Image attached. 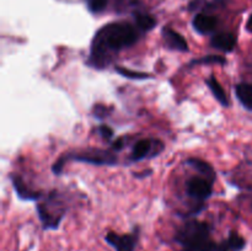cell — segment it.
I'll use <instances>...</instances> for the list:
<instances>
[{
    "label": "cell",
    "instance_id": "2",
    "mask_svg": "<svg viewBox=\"0 0 252 251\" xmlns=\"http://www.w3.org/2000/svg\"><path fill=\"white\" fill-rule=\"evenodd\" d=\"M176 240L185 249H216L217 245L209 238V226L201 221L186 223L176 236Z\"/></svg>",
    "mask_w": 252,
    "mask_h": 251
},
{
    "label": "cell",
    "instance_id": "18",
    "mask_svg": "<svg viewBox=\"0 0 252 251\" xmlns=\"http://www.w3.org/2000/svg\"><path fill=\"white\" fill-rule=\"evenodd\" d=\"M107 1L108 0H86V4L93 12H101L105 10Z\"/></svg>",
    "mask_w": 252,
    "mask_h": 251
},
{
    "label": "cell",
    "instance_id": "20",
    "mask_svg": "<svg viewBox=\"0 0 252 251\" xmlns=\"http://www.w3.org/2000/svg\"><path fill=\"white\" fill-rule=\"evenodd\" d=\"M113 148H115V149H122L123 148V139H118L117 142H115V144H113Z\"/></svg>",
    "mask_w": 252,
    "mask_h": 251
},
{
    "label": "cell",
    "instance_id": "4",
    "mask_svg": "<svg viewBox=\"0 0 252 251\" xmlns=\"http://www.w3.org/2000/svg\"><path fill=\"white\" fill-rule=\"evenodd\" d=\"M105 240L115 249L116 251H134L137 246V234H125L120 235L113 231H110L106 235Z\"/></svg>",
    "mask_w": 252,
    "mask_h": 251
},
{
    "label": "cell",
    "instance_id": "21",
    "mask_svg": "<svg viewBox=\"0 0 252 251\" xmlns=\"http://www.w3.org/2000/svg\"><path fill=\"white\" fill-rule=\"evenodd\" d=\"M246 30L252 33V15L249 17V21H248V24H246Z\"/></svg>",
    "mask_w": 252,
    "mask_h": 251
},
{
    "label": "cell",
    "instance_id": "13",
    "mask_svg": "<svg viewBox=\"0 0 252 251\" xmlns=\"http://www.w3.org/2000/svg\"><path fill=\"white\" fill-rule=\"evenodd\" d=\"M152 149V142L149 139H142L135 143L134 148L132 152L133 160H140L148 155V153Z\"/></svg>",
    "mask_w": 252,
    "mask_h": 251
},
{
    "label": "cell",
    "instance_id": "17",
    "mask_svg": "<svg viewBox=\"0 0 252 251\" xmlns=\"http://www.w3.org/2000/svg\"><path fill=\"white\" fill-rule=\"evenodd\" d=\"M209 63H219V64H225L226 61L224 57L220 56H206L198 61H193L192 64H209Z\"/></svg>",
    "mask_w": 252,
    "mask_h": 251
},
{
    "label": "cell",
    "instance_id": "15",
    "mask_svg": "<svg viewBox=\"0 0 252 251\" xmlns=\"http://www.w3.org/2000/svg\"><path fill=\"white\" fill-rule=\"evenodd\" d=\"M116 71H117V73H120L122 76H126V78H130V79H147V78H150L149 74L142 73V71L130 70V69L122 68V66H118V68H116Z\"/></svg>",
    "mask_w": 252,
    "mask_h": 251
},
{
    "label": "cell",
    "instance_id": "10",
    "mask_svg": "<svg viewBox=\"0 0 252 251\" xmlns=\"http://www.w3.org/2000/svg\"><path fill=\"white\" fill-rule=\"evenodd\" d=\"M187 164L189 166H192L193 169H196L199 174L204 175L208 180L213 181L216 179V172H214L213 167L208 164V162L203 161L201 159H197V157H191V159L187 160Z\"/></svg>",
    "mask_w": 252,
    "mask_h": 251
},
{
    "label": "cell",
    "instance_id": "7",
    "mask_svg": "<svg viewBox=\"0 0 252 251\" xmlns=\"http://www.w3.org/2000/svg\"><path fill=\"white\" fill-rule=\"evenodd\" d=\"M218 20L217 17L207 14H198L193 19V27L197 32L202 34H207L216 29Z\"/></svg>",
    "mask_w": 252,
    "mask_h": 251
},
{
    "label": "cell",
    "instance_id": "19",
    "mask_svg": "<svg viewBox=\"0 0 252 251\" xmlns=\"http://www.w3.org/2000/svg\"><path fill=\"white\" fill-rule=\"evenodd\" d=\"M100 133H101V135L105 138V139H111V138H112V135H113V130L111 129L108 126H105V125L101 126V127H100Z\"/></svg>",
    "mask_w": 252,
    "mask_h": 251
},
{
    "label": "cell",
    "instance_id": "12",
    "mask_svg": "<svg viewBox=\"0 0 252 251\" xmlns=\"http://www.w3.org/2000/svg\"><path fill=\"white\" fill-rule=\"evenodd\" d=\"M236 96L240 102L249 110H252V85L251 84H239L235 89Z\"/></svg>",
    "mask_w": 252,
    "mask_h": 251
},
{
    "label": "cell",
    "instance_id": "14",
    "mask_svg": "<svg viewBox=\"0 0 252 251\" xmlns=\"http://www.w3.org/2000/svg\"><path fill=\"white\" fill-rule=\"evenodd\" d=\"M135 22H137L139 29L143 30V31H150L157 25L154 17L148 14H140V12L139 14H135Z\"/></svg>",
    "mask_w": 252,
    "mask_h": 251
},
{
    "label": "cell",
    "instance_id": "11",
    "mask_svg": "<svg viewBox=\"0 0 252 251\" xmlns=\"http://www.w3.org/2000/svg\"><path fill=\"white\" fill-rule=\"evenodd\" d=\"M207 85L209 86L211 91L213 93L214 97H216L221 105L226 107V106L229 105V101H228V97H226V94L225 91H224L223 86L220 85V83H219L214 76H211L209 79H207Z\"/></svg>",
    "mask_w": 252,
    "mask_h": 251
},
{
    "label": "cell",
    "instance_id": "5",
    "mask_svg": "<svg viewBox=\"0 0 252 251\" xmlns=\"http://www.w3.org/2000/svg\"><path fill=\"white\" fill-rule=\"evenodd\" d=\"M187 192L197 199H207L212 194V184L204 177H192L187 182Z\"/></svg>",
    "mask_w": 252,
    "mask_h": 251
},
{
    "label": "cell",
    "instance_id": "9",
    "mask_svg": "<svg viewBox=\"0 0 252 251\" xmlns=\"http://www.w3.org/2000/svg\"><path fill=\"white\" fill-rule=\"evenodd\" d=\"M11 181L12 185H14L15 191L17 192V196L20 197L21 199H26V201H30V199H36L39 197L38 192H34L32 189H29L25 185V182L22 181V179L20 176H15L12 175L11 176Z\"/></svg>",
    "mask_w": 252,
    "mask_h": 251
},
{
    "label": "cell",
    "instance_id": "3",
    "mask_svg": "<svg viewBox=\"0 0 252 251\" xmlns=\"http://www.w3.org/2000/svg\"><path fill=\"white\" fill-rule=\"evenodd\" d=\"M68 159L78 160V161L89 162V164H95V165H113L117 162L115 155L111 154L110 152L100 149H90L88 152L79 153V154H69L66 157H61L58 161L53 165V171L57 175H59L63 170L64 164Z\"/></svg>",
    "mask_w": 252,
    "mask_h": 251
},
{
    "label": "cell",
    "instance_id": "8",
    "mask_svg": "<svg viewBox=\"0 0 252 251\" xmlns=\"http://www.w3.org/2000/svg\"><path fill=\"white\" fill-rule=\"evenodd\" d=\"M212 46L223 52H231L236 44V38L233 33L229 32H220L212 37Z\"/></svg>",
    "mask_w": 252,
    "mask_h": 251
},
{
    "label": "cell",
    "instance_id": "1",
    "mask_svg": "<svg viewBox=\"0 0 252 251\" xmlns=\"http://www.w3.org/2000/svg\"><path fill=\"white\" fill-rule=\"evenodd\" d=\"M138 39L137 31L127 22H113L97 32L91 49V63L102 68L111 51H120L134 44Z\"/></svg>",
    "mask_w": 252,
    "mask_h": 251
},
{
    "label": "cell",
    "instance_id": "16",
    "mask_svg": "<svg viewBox=\"0 0 252 251\" xmlns=\"http://www.w3.org/2000/svg\"><path fill=\"white\" fill-rule=\"evenodd\" d=\"M228 244L229 246L233 249V251H240L241 249H244V246H245V240H244V238H241L239 234L231 233L230 235H229Z\"/></svg>",
    "mask_w": 252,
    "mask_h": 251
},
{
    "label": "cell",
    "instance_id": "6",
    "mask_svg": "<svg viewBox=\"0 0 252 251\" xmlns=\"http://www.w3.org/2000/svg\"><path fill=\"white\" fill-rule=\"evenodd\" d=\"M162 36H164V39L165 42H166L167 46H169V48L180 52L189 51V44H187L186 39H185L179 32L174 31V30L171 29H164Z\"/></svg>",
    "mask_w": 252,
    "mask_h": 251
},
{
    "label": "cell",
    "instance_id": "22",
    "mask_svg": "<svg viewBox=\"0 0 252 251\" xmlns=\"http://www.w3.org/2000/svg\"><path fill=\"white\" fill-rule=\"evenodd\" d=\"M184 251H213V250H202V249H184Z\"/></svg>",
    "mask_w": 252,
    "mask_h": 251
}]
</instances>
